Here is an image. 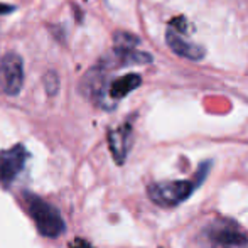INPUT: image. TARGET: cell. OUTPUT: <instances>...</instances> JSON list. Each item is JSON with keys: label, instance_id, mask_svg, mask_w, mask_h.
<instances>
[{"label": "cell", "instance_id": "6da1fadb", "mask_svg": "<svg viewBox=\"0 0 248 248\" xmlns=\"http://www.w3.org/2000/svg\"><path fill=\"white\" fill-rule=\"evenodd\" d=\"M24 202H26L27 213L43 236L58 238L66 230L64 219H62L61 213L58 211V208L44 201L43 198L32 193H24Z\"/></svg>", "mask_w": 248, "mask_h": 248}, {"label": "cell", "instance_id": "7a4b0ae2", "mask_svg": "<svg viewBox=\"0 0 248 248\" xmlns=\"http://www.w3.org/2000/svg\"><path fill=\"white\" fill-rule=\"evenodd\" d=\"M198 184L194 179L189 181H162V183H154L149 186L147 193L149 198L155 204L162 208H172L181 202H184L194 189H198Z\"/></svg>", "mask_w": 248, "mask_h": 248}, {"label": "cell", "instance_id": "3957f363", "mask_svg": "<svg viewBox=\"0 0 248 248\" xmlns=\"http://www.w3.org/2000/svg\"><path fill=\"white\" fill-rule=\"evenodd\" d=\"M209 242L221 248H248V232L233 219H216L206 230Z\"/></svg>", "mask_w": 248, "mask_h": 248}, {"label": "cell", "instance_id": "277c9868", "mask_svg": "<svg viewBox=\"0 0 248 248\" xmlns=\"http://www.w3.org/2000/svg\"><path fill=\"white\" fill-rule=\"evenodd\" d=\"M24 86V61L17 52H5L0 58V95L16 96Z\"/></svg>", "mask_w": 248, "mask_h": 248}, {"label": "cell", "instance_id": "5b68a950", "mask_svg": "<svg viewBox=\"0 0 248 248\" xmlns=\"http://www.w3.org/2000/svg\"><path fill=\"white\" fill-rule=\"evenodd\" d=\"M27 159H29V152L22 144L0 150V184L5 187L10 186L24 170Z\"/></svg>", "mask_w": 248, "mask_h": 248}, {"label": "cell", "instance_id": "8992f818", "mask_svg": "<svg viewBox=\"0 0 248 248\" xmlns=\"http://www.w3.org/2000/svg\"><path fill=\"white\" fill-rule=\"evenodd\" d=\"M108 145H110L111 155H113L115 162L118 166L127 160L128 150L132 145V125L125 124L120 128H115V130L108 132Z\"/></svg>", "mask_w": 248, "mask_h": 248}, {"label": "cell", "instance_id": "52a82bcc", "mask_svg": "<svg viewBox=\"0 0 248 248\" xmlns=\"http://www.w3.org/2000/svg\"><path fill=\"white\" fill-rule=\"evenodd\" d=\"M166 43L177 56L181 58L191 59V61H199V59L204 58V47L198 46L194 43H187L183 37V34L177 32L176 29L169 27L166 32Z\"/></svg>", "mask_w": 248, "mask_h": 248}, {"label": "cell", "instance_id": "ba28073f", "mask_svg": "<svg viewBox=\"0 0 248 248\" xmlns=\"http://www.w3.org/2000/svg\"><path fill=\"white\" fill-rule=\"evenodd\" d=\"M142 85V78L139 75H125L120 78L113 79L110 83V88H108V98L118 101L125 98L127 95H130L134 90H137Z\"/></svg>", "mask_w": 248, "mask_h": 248}, {"label": "cell", "instance_id": "9c48e42d", "mask_svg": "<svg viewBox=\"0 0 248 248\" xmlns=\"http://www.w3.org/2000/svg\"><path fill=\"white\" fill-rule=\"evenodd\" d=\"M113 44L115 49H135V47L140 44L137 36L128 32H117L113 37Z\"/></svg>", "mask_w": 248, "mask_h": 248}, {"label": "cell", "instance_id": "30bf717a", "mask_svg": "<svg viewBox=\"0 0 248 248\" xmlns=\"http://www.w3.org/2000/svg\"><path fill=\"white\" fill-rule=\"evenodd\" d=\"M44 88L49 96H54L59 92V78L56 71H47L44 75Z\"/></svg>", "mask_w": 248, "mask_h": 248}, {"label": "cell", "instance_id": "8fae6325", "mask_svg": "<svg viewBox=\"0 0 248 248\" xmlns=\"http://www.w3.org/2000/svg\"><path fill=\"white\" fill-rule=\"evenodd\" d=\"M71 248H93V247L90 245L88 242H85V240L78 238V240H75V242L71 243Z\"/></svg>", "mask_w": 248, "mask_h": 248}, {"label": "cell", "instance_id": "7c38bea8", "mask_svg": "<svg viewBox=\"0 0 248 248\" xmlns=\"http://www.w3.org/2000/svg\"><path fill=\"white\" fill-rule=\"evenodd\" d=\"M16 10L14 5H5V3H0V14H10Z\"/></svg>", "mask_w": 248, "mask_h": 248}]
</instances>
